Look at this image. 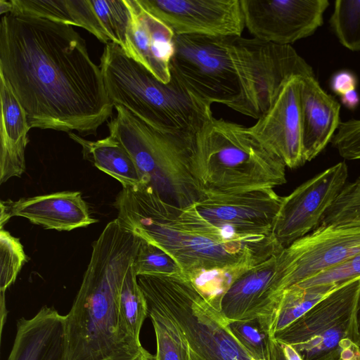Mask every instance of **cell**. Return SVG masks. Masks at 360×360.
<instances>
[{
	"label": "cell",
	"instance_id": "obj_19",
	"mask_svg": "<svg viewBox=\"0 0 360 360\" xmlns=\"http://www.w3.org/2000/svg\"><path fill=\"white\" fill-rule=\"evenodd\" d=\"M66 316L44 306L32 318H21L8 360H67Z\"/></svg>",
	"mask_w": 360,
	"mask_h": 360
},
{
	"label": "cell",
	"instance_id": "obj_14",
	"mask_svg": "<svg viewBox=\"0 0 360 360\" xmlns=\"http://www.w3.org/2000/svg\"><path fill=\"white\" fill-rule=\"evenodd\" d=\"M274 188L237 193H209L194 205L198 213L221 229L243 236H265L283 202Z\"/></svg>",
	"mask_w": 360,
	"mask_h": 360
},
{
	"label": "cell",
	"instance_id": "obj_30",
	"mask_svg": "<svg viewBox=\"0 0 360 360\" xmlns=\"http://www.w3.org/2000/svg\"><path fill=\"white\" fill-rule=\"evenodd\" d=\"M27 261L23 246L19 239L1 228L0 231V291L5 293L13 284Z\"/></svg>",
	"mask_w": 360,
	"mask_h": 360
},
{
	"label": "cell",
	"instance_id": "obj_33",
	"mask_svg": "<svg viewBox=\"0 0 360 360\" xmlns=\"http://www.w3.org/2000/svg\"><path fill=\"white\" fill-rule=\"evenodd\" d=\"M330 142L345 159H360V120L341 122Z\"/></svg>",
	"mask_w": 360,
	"mask_h": 360
},
{
	"label": "cell",
	"instance_id": "obj_40",
	"mask_svg": "<svg viewBox=\"0 0 360 360\" xmlns=\"http://www.w3.org/2000/svg\"><path fill=\"white\" fill-rule=\"evenodd\" d=\"M277 360H285L278 343Z\"/></svg>",
	"mask_w": 360,
	"mask_h": 360
},
{
	"label": "cell",
	"instance_id": "obj_18",
	"mask_svg": "<svg viewBox=\"0 0 360 360\" xmlns=\"http://www.w3.org/2000/svg\"><path fill=\"white\" fill-rule=\"evenodd\" d=\"M277 255L247 270L230 286L220 310L228 322L262 319L269 312L275 300Z\"/></svg>",
	"mask_w": 360,
	"mask_h": 360
},
{
	"label": "cell",
	"instance_id": "obj_23",
	"mask_svg": "<svg viewBox=\"0 0 360 360\" xmlns=\"http://www.w3.org/2000/svg\"><path fill=\"white\" fill-rule=\"evenodd\" d=\"M68 135L82 146L84 159L117 180L122 188L137 187L143 184V177L134 160L124 146L112 136L89 141L72 131Z\"/></svg>",
	"mask_w": 360,
	"mask_h": 360
},
{
	"label": "cell",
	"instance_id": "obj_42",
	"mask_svg": "<svg viewBox=\"0 0 360 360\" xmlns=\"http://www.w3.org/2000/svg\"><path fill=\"white\" fill-rule=\"evenodd\" d=\"M354 221L356 222L357 224H360V215L356 217L354 219Z\"/></svg>",
	"mask_w": 360,
	"mask_h": 360
},
{
	"label": "cell",
	"instance_id": "obj_10",
	"mask_svg": "<svg viewBox=\"0 0 360 360\" xmlns=\"http://www.w3.org/2000/svg\"><path fill=\"white\" fill-rule=\"evenodd\" d=\"M360 252V224L319 226L277 255L276 297L296 285Z\"/></svg>",
	"mask_w": 360,
	"mask_h": 360
},
{
	"label": "cell",
	"instance_id": "obj_16",
	"mask_svg": "<svg viewBox=\"0 0 360 360\" xmlns=\"http://www.w3.org/2000/svg\"><path fill=\"white\" fill-rule=\"evenodd\" d=\"M22 217L47 229L71 231L96 223L79 191H62L13 202L1 201V228L11 217Z\"/></svg>",
	"mask_w": 360,
	"mask_h": 360
},
{
	"label": "cell",
	"instance_id": "obj_24",
	"mask_svg": "<svg viewBox=\"0 0 360 360\" xmlns=\"http://www.w3.org/2000/svg\"><path fill=\"white\" fill-rule=\"evenodd\" d=\"M118 309L124 330L132 340L141 344L140 331L148 311L144 296L138 284L134 262L120 287Z\"/></svg>",
	"mask_w": 360,
	"mask_h": 360
},
{
	"label": "cell",
	"instance_id": "obj_38",
	"mask_svg": "<svg viewBox=\"0 0 360 360\" xmlns=\"http://www.w3.org/2000/svg\"><path fill=\"white\" fill-rule=\"evenodd\" d=\"M278 343L285 360H302L299 354L291 345L281 342Z\"/></svg>",
	"mask_w": 360,
	"mask_h": 360
},
{
	"label": "cell",
	"instance_id": "obj_32",
	"mask_svg": "<svg viewBox=\"0 0 360 360\" xmlns=\"http://www.w3.org/2000/svg\"><path fill=\"white\" fill-rule=\"evenodd\" d=\"M359 215H360V176L352 183L344 186L326 212L320 225L344 223Z\"/></svg>",
	"mask_w": 360,
	"mask_h": 360
},
{
	"label": "cell",
	"instance_id": "obj_9",
	"mask_svg": "<svg viewBox=\"0 0 360 360\" xmlns=\"http://www.w3.org/2000/svg\"><path fill=\"white\" fill-rule=\"evenodd\" d=\"M360 278L335 289L274 336L291 345L302 360H329L360 345Z\"/></svg>",
	"mask_w": 360,
	"mask_h": 360
},
{
	"label": "cell",
	"instance_id": "obj_11",
	"mask_svg": "<svg viewBox=\"0 0 360 360\" xmlns=\"http://www.w3.org/2000/svg\"><path fill=\"white\" fill-rule=\"evenodd\" d=\"M347 176V165L340 162L283 197L272 228L279 245L285 248L320 225L326 212L345 186Z\"/></svg>",
	"mask_w": 360,
	"mask_h": 360
},
{
	"label": "cell",
	"instance_id": "obj_7",
	"mask_svg": "<svg viewBox=\"0 0 360 360\" xmlns=\"http://www.w3.org/2000/svg\"><path fill=\"white\" fill-rule=\"evenodd\" d=\"M116 115L108 124L134 160L143 177L162 200L179 207L205 196L191 171L196 135L164 132L148 124L124 107L115 105Z\"/></svg>",
	"mask_w": 360,
	"mask_h": 360
},
{
	"label": "cell",
	"instance_id": "obj_25",
	"mask_svg": "<svg viewBox=\"0 0 360 360\" xmlns=\"http://www.w3.org/2000/svg\"><path fill=\"white\" fill-rule=\"evenodd\" d=\"M146 305L156 336L155 360H189L186 342L179 328L160 309Z\"/></svg>",
	"mask_w": 360,
	"mask_h": 360
},
{
	"label": "cell",
	"instance_id": "obj_22",
	"mask_svg": "<svg viewBox=\"0 0 360 360\" xmlns=\"http://www.w3.org/2000/svg\"><path fill=\"white\" fill-rule=\"evenodd\" d=\"M1 10L5 13H22L81 27L105 44L111 42L91 0H3Z\"/></svg>",
	"mask_w": 360,
	"mask_h": 360
},
{
	"label": "cell",
	"instance_id": "obj_1",
	"mask_svg": "<svg viewBox=\"0 0 360 360\" xmlns=\"http://www.w3.org/2000/svg\"><path fill=\"white\" fill-rule=\"evenodd\" d=\"M0 76L30 129L96 136L112 114L101 68L72 25L22 13L3 15Z\"/></svg>",
	"mask_w": 360,
	"mask_h": 360
},
{
	"label": "cell",
	"instance_id": "obj_34",
	"mask_svg": "<svg viewBox=\"0 0 360 360\" xmlns=\"http://www.w3.org/2000/svg\"><path fill=\"white\" fill-rule=\"evenodd\" d=\"M330 86L334 93L342 96L350 91L356 90L357 78L350 71L341 70L332 76Z\"/></svg>",
	"mask_w": 360,
	"mask_h": 360
},
{
	"label": "cell",
	"instance_id": "obj_3",
	"mask_svg": "<svg viewBox=\"0 0 360 360\" xmlns=\"http://www.w3.org/2000/svg\"><path fill=\"white\" fill-rule=\"evenodd\" d=\"M171 77L212 105L258 119L280 87L278 46L256 38L175 35Z\"/></svg>",
	"mask_w": 360,
	"mask_h": 360
},
{
	"label": "cell",
	"instance_id": "obj_26",
	"mask_svg": "<svg viewBox=\"0 0 360 360\" xmlns=\"http://www.w3.org/2000/svg\"><path fill=\"white\" fill-rule=\"evenodd\" d=\"M231 333L255 360H277L278 342L258 319L228 322Z\"/></svg>",
	"mask_w": 360,
	"mask_h": 360
},
{
	"label": "cell",
	"instance_id": "obj_6",
	"mask_svg": "<svg viewBox=\"0 0 360 360\" xmlns=\"http://www.w3.org/2000/svg\"><path fill=\"white\" fill-rule=\"evenodd\" d=\"M285 167L249 127L214 117L197 134L191 160L205 195L274 188L286 182Z\"/></svg>",
	"mask_w": 360,
	"mask_h": 360
},
{
	"label": "cell",
	"instance_id": "obj_13",
	"mask_svg": "<svg viewBox=\"0 0 360 360\" xmlns=\"http://www.w3.org/2000/svg\"><path fill=\"white\" fill-rule=\"evenodd\" d=\"M175 35L241 36L240 0H139Z\"/></svg>",
	"mask_w": 360,
	"mask_h": 360
},
{
	"label": "cell",
	"instance_id": "obj_2",
	"mask_svg": "<svg viewBox=\"0 0 360 360\" xmlns=\"http://www.w3.org/2000/svg\"><path fill=\"white\" fill-rule=\"evenodd\" d=\"M114 205L117 220L167 252L199 290L221 292L283 249L273 235L243 236L222 230L204 219L194 205L169 204L144 184L122 188Z\"/></svg>",
	"mask_w": 360,
	"mask_h": 360
},
{
	"label": "cell",
	"instance_id": "obj_36",
	"mask_svg": "<svg viewBox=\"0 0 360 360\" xmlns=\"http://www.w3.org/2000/svg\"><path fill=\"white\" fill-rule=\"evenodd\" d=\"M343 105L350 109L354 110L360 102L359 96L356 90L350 91L340 96Z\"/></svg>",
	"mask_w": 360,
	"mask_h": 360
},
{
	"label": "cell",
	"instance_id": "obj_15",
	"mask_svg": "<svg viewBox=\"0 0 360 360\" xmlns=\"http://www.w3.org/2000/svg\"><path fill=\"white\" fill-rule=\"evenodd\" d=\"M301 77L289 79L269 108L249 127L255 137L290 169L303 165Z\"/></svg>",
	"mask_w": 360,
	"mask_h": 360
},
{
	"label": "cell",
	"instance_id": "obj_12",
	"mask_svg": "<svg viewBox=\"0 0 360 360\" xmlns=\"http://www.w3.org/2000/svg\"><path fill=\"white\" fill-rule=\"evenodd\" d=\"M254 38L280 45L307 37L323 25L328 0H240Z\"/></svg>",
	"mask_w": 360,
	"mask_h": 360
},
{
	"label": "cell",
	"instance_id": "obj_5",
	"mask_svg": "<svg viewBox=\"0 0 360 360\" xmlns=\"http://www.w3.org/2000/svg\"><path fill=\"white\" fill-rule=\"evenodd\" d=\"M99 66L113 106L124 107L158 130L196 135L213 117L211 105L172 77L162 82L115 43L105 45Z\"/></svg>",
	"mask_w": 360,
	"mask_h": 360
},
{
	"label": "cell",
	"instance_id": "obj_8",
	"mask_svg": "<svg viewBox=\"0 0 360 360\" xmlns=\"http://www.w3.org/2000/svg\"><path fill=\"white\" fill-rule=\"evenodd\" d=\"M137 281L146 304L162 311L180 330L189 360H255L221 312L184 274L141 275Z\"/></svg>",
	"mask_w": 360,
	"mask_h": 360
},
{
	"label": "cell",
	"instance_id": "obj_17",
	"mask_svg": "<svg viewBox=\"0 0 360 360\" xmlns=\"http://www.w3.org/2000/svg\"><path fill=\"white\" fill-rule=\"evenodd\" d=\"M130 11L126 53L163 83L171 80L170 61L175 34L146 10L139 0H126Z\"/></svg>",
	"mask_w": 360,
	"mask_h": 360
},
{
	"label": "cell",
	"instance_id": "obj_39",
	"mask_svg": "<svg viewBox=\"0 0 360 360\" xmlns=\"http://www.w3.org/2000/svg\"><path fill=\"white\" fill-rule=\"evenodd\" d=\"M1 301H0V309H1V332L2 333V328L5 323L6 318V309L4 293H1Z\"/></svg>",
	"mask_w": 360,
	"mask_h": 360
},
{
	"label": "cell",
	"instance_id": "obj_41",
	"mask_svg": "<svg viewBox=\"0 0 360 360\" xmlns=\"http://www.w3.org/2000/svg\"><path fill=\"white\" fill-rule=\"evenodd\" d=\"M358 328H359V340H360V298H359V309H358Z\"/></svg>",
	"mask_w": 360,
	"mask_h": 360
},
{
	"label": "cell",
	"instance_id": "obj_29",
	"mask_svg": "<svg viewBox=\"0 0 360 360\" xmlns=\"http://www.w3.org/2000/svg\"><path fill=\"white\" fill-rule=\"evenodd\" d=\"M134 268L137 276L184 274L178 263L167 252L142 238L134 261Z\"/></svg>",
	"mask_w": 360,
	"mask_h": 360
},
{
	"label": "cell",
	"instance_id": "obj_4",
	"mask_svg": "<svg viewBox=\"0 0 360 360\" xmlns=\"http://www.w3.org/2000/svg\"><path fill=\"white\" fill-rule=\"evenodd\" d=\"M141 238L115 219L92 244L90 262L66 316L67 360H104L142 347L124 330L118 296Z\"/></svg>",
	"mask_w": 360,
	"mask_h": 360
},
{
	"label": "cell",
	"instance_id": "obj_21",
	"mask_svg": "<svg viewBox=\"0 0 360 360\" xmlns=\"http://www.w3.org/2000/svg\"><path fill=\"white\" fill-rule=\"evenodd\" d=\"M0 184L20 177L25 171V151L30 129L25 112L0 76Z\"/></svg>",
	"mask_w": 360,
	"mask_h": 360
},
{
	"label": "cell",
	"instance_id": "obj_27",
	"mask_svg": "<svg viewBox=\"0 0 360 360\" xmlns=\"http://www.w3.org/2000/svg\"><path fill=\"white\" fill-rule=\"evenodd\" d=\"M101 25L111 42L128 49L127 32L130 11L126 0H91Z\"/></svg>",
	"mask_w": 360,
	"mask_h": 360
},
{
	"label": "cell",
	"instance_id": "obj_35",
	"mask_svg": "<svg viewBox=\"0 0 360 360\" xmlns=\"http://www.w3.org/2000/svg\"><path fill=\"white\" fill-rule=\"evenodd\" d=\"M104 360H155V355L141 347L124 350Z\"/></svg>",
	"mask_w": 360,
	"mask_h": 360
},
{
	"label": "cell",
	"instance_id": "obj_37",
	"mask_svg": "<svg viewBox=\"0 0 360 360\" xmlns=\"http://www.w3.org/2000/svg\"><path fill=\"white\" fill-rule=\"evenodd\" d=\"M329 360H360V345H352L343 351L340 356Z\"/></svg>",
	"mask_w": 360,
	"mask_h": 360
},
{
	"label": "cell",
	"instance_id": "obj_28",
	"mask_svg": "<svg viewBox=\"0 0 360 360\" xmlns=\"http://www.w3.org/2000/svg\"><path fill=\"white\" fill-rule=\"evenodd\" d=\"M330 23L342 45L360 51V0L335 1Z\"/></svg>",
	"mask_w": 360,
	"mask_h": 360
},
{
	"label": "cell",
	"instance_id": "obj_43",
	"mask_svg": "<svg viewBox=\"0 0 360 360\" xmlns=\"http://www.w3.org/2000/svg\"></svg>",
	"mask_w": 360,
	"mask_h": 360
},
{
	"label": "cell",
	"instance_id": "obj_20",
	"mask_svg": "<svg viewBox=\"0 0 360 360\" xmlns=\"http://www.w3.org/2000/svg\"><path fill=\"white\" fill-rule=\"evenodd\" d=\"M300 110L305 162L330 143L340 124V105L320 86L315 75L301 77Z\"/></svg>",
	"mask_w": 360,
	"mask_h": 360
},
{
	"label": "cell",
	"instance_id": "obj_31",
	"mask_svg": "<svg viewBox=\"0 0 360 360\" xmlns=\"http://www.w3.org/2000/svg\"><path fill=\"white\" fill-rule=\"evenodd\" d=\"M360 278V252L294 285L300 288L326 287L335 290Z\"/></svg>",
	"mask_w": 360,
	"mask_h": 360
}]
</instances>
